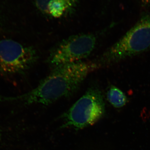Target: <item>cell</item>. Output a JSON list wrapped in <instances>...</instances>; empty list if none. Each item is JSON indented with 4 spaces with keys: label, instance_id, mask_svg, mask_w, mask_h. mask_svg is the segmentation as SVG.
Returning <instances> with one entry per match:
<instances>
[{
    "label": "cell",
    "instance_id": "cell-5",
    "mask_svg": "<svg viewBox=\"0 0 150 150\" xmlns=\"http://www.w3.org/2000/svg\"><path fill=\"white\" fill-rule=\"evenodd\" d=\"M37 58L32 47L11 39L0 41V71L4 74L23 72L31 67Z\"/></svg>",
    "mask_w": 150,
    "mask_h": 150
},
{
    "label": "cell",
    "instance_id": "cell-1",
    "mask_svg": "<svg viewBox=\"0 0 150 150\" xmlns=\"http://www.w3.org/2000/svg\"><path fill=\"white\" fill-rule=\"evenodd\" d=\"M100 68L96 61L81 62L56 67L32 90L18 96L0 97V100L48 105L74 93L89 75Z\"/></svg>",
    "mask_w": 150,
    "mask_h": 150
},
{
    "label": "cell",
    "instance_id": "cell-3",
    "mask_svg": "<svg viewBox=\"0 0 150 150\" xmlns=\"http://www.w3.org/2000/svg\"><path fill=\"white\" fill-rule=\"evenodd\" d=\"M105 111L102 92L97 87H92L63 115V127L83 129L98 122Z\"/></svg>",
    "mask_w": 150,
    "mask_h": 150
},
{
    "label": "cell",
    "instance_id": "cell-9",
    "mask_svg": "<svg viewBox=\"0 0 150 150\" xmlns=\"http://www.w3.org/2000/svg\"><path fill=\"white\" fill-rule=\"evenodd\" d=\"M1 134H0V140H1Z\"/></svg>",
    "mask_w": 150,
    "mask_h": 150
},
{
    "label": "cell",
    "instance_id": "cell-6",
    "mask_svg": "<svg viewBox=\"0 0 150 150\" xmlns=\"http://www.w3.org/2000/svg\"><path fill=\"white\" fill-rule=\"evenodd\" d=\"M38 8L43 13L58 18L71 11L77 0H35Z\"/></svg>",
    "mask_w": 150,
    "mask_h": 150
},
{
    "label": "cell",
    "instance_id": "cell-2",
    "mask_svg": "<svg viewBox=\"0 0 150 150\" xmlns=\"http://www.w3.org/2000/svg\"><path fill=\"white\" fill-rule=\"evenodd\" d=\"M150 50V13L142 16L97 62L101 67L115 64Z\"/></svg>",
    "mask_w": 150,
    "mask_h": 150
},
{
    "label": "cell",
    "instance_id": "cell-8",
    "mask_svg": "<svg viewBox=\"0 0 150 150\" xmlns=\"http://www.w3.org/2000/svg\"><path fill=\"white\" fill-rule=\"evenodd\" d=\"M142 1L144 5L150 6V0H142Z\"/></svg>",
    "mask_w": 150,
    "mask_h": 150
},
{
    "label": "cell",
    "instance_id": "cell-4",
    "mask_svg": "<svg viewBox=\"0 0 150 150\" xmlns=\"http://www.w3.org/2000/svg\"><path fill=\"white\" fill-rule=\"evenodd\" d=\"M96 37L91 33L73 35L63 40L54 47L47 62L51 67H56L82 62L93 51Z\"/></svg>",
    "mask_w": 150,
    "mask_h": 150
},
{
    "label": "cell",
    "instance_id": "cell-7",
    "mask_svg": "<svg viewBox=\"0 0 150 150\" xmlns=\"http://www.w3.org/2000/svg\"><path fill=\"white\" fill-rule=\"evenodd\" d=\"M106 96L108 102L115 108L123 107L128 102V98L126 94L115 86H110L108 90Z\"/></svg>",
    "mask_w": 150,
    "mask_h": 150
}]
</instances>
